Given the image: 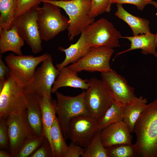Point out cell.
<instances>
[{"label":"cell","instance_id":"1","mask_svg":"<svg viewBox=\"0 0 157 157\" xmlns=\"http://www.w3.org/2000/svg\"><path fill=\"white\" fill-rule=\"evenodd\" d=\"M134 132L137 157H157V98L147 104L135 123Z\"/></svg>","mask_w":157,"mask_h":157},{"label":"cell","instance_id":"2","mask_svg":"<svg viewBox=\"0 0 157 157\" xmlns=\"http://www.w3.org/2000/svg\"><path fill=\"white\" fill-rule=\"evenodd\" d=\"M41 1L51 3L65 12L69 18L67 29L70 41L81 34L87 26L94 21V18H92L90 15L91 0H41Z\"/></svg>","mask_w":157,"mask_h":157},{"label":"cell","instance_id":"3","mask_svg":"<svg viewBox=\"0 0 157 157\" xmlns=\"http://www.w3.org/2000/svg\"><path fill=\"white\" fill-rule=\"evenodd\" d=\"M82 32L90 48L101 47L113 48L120 46L119 41L122 37L120 33L111 22L105 18L94 21Z\"/></svg>","mask_w":157,"mask_h":157},{"label":"cell","instance_id":"4","mask_svg":"<svg viewBox=\"0 0 157 157\" xmlns=\"http://www.w3.org/2000/svg\"><path fill=\"white\" fill-rule=\"evenodd\" d=\"M39 7L37 23L42 40L48 41L67 29L69 19L63 15L59 8L47 2Z\"/></svg>","mask_w":157,"mask_h":157},{"label":"cell","instance_id":"5","mask_svg":"<svg viewBox=\"0 0 157 157\" xmlns=\"http://www.w3.org/2000/svg\"><path fill=\"white\" fill-rule=\"evenodd\" d=\"M85 93L83 90L80 94L71 97L64 95L57 91L55 92L56 114L65 139L69 138L68 128L71 120L77 116L89 114L85 103Z\"/></svg>","mask_w":157,"mask_h":157},{"label":"cell","instance_id":"6","mask_svg":"<svg viewBox=\"0 0 157 157\" xmlns=\"http://www.w3.org/2000/svg\"><path fill=\"white\" fill-rule=\"evenodd\" d=\"M49 55L45 53L35 57L11 53L5 57V60L9 69L10 76L24 88L31 81L37 66L46 59Z\"/></svg>","mask_w":157,"mask_h":157},{"label":"cell","instance_id":"7","mask_svg":"<svg viewBox=\"0 0 157 157\" xmlns=\"http://www.w3.org/2000/svg\"><path fill=\"white\" fill-rule=\"evenodd\" d=\"M59 71L53 64L51 55L42 62L29 83L23 88L25 95L35 94L51 98V90Z\"/></svg>","mask_w":157,"mask_h":157},{"label":"cell","instance_id":"8","mask_svg":"<svg viewBox=\"0 0 157 157\" xmlns=\"http://www.w3.org/2000/svg\"><path fill=\"white\" fill-rule=\"evenodd\" d=\"M6 121L10 154L11 157H16L26 139L36 134L28 122L26 109L12 113L6 118Z\"/></svg>","mask_w":157,"mask_h":157},{"label":"cell","instance_id":"9","mask_svg":"<svg viewBox=\"0 0 157 157\" xmlns=\"http://www.w3.org/2000/svg\"><path fill=\"white\" fill-rule=\"evenodd\" d=\"M88 82L85 95L86 107L88 114L98 120L114 101L101 80L92 78Z\"/></svg>","mask_w":157,"mask_h":157},{"label":"cell","instance_id":"10","mask_svg":"<svg viewBox=\"0 0 157 157\" xmlns=\"http://www.w3.org/2000/svg\"><path fill=\"white\" fill-rule=\"evenodd\" d=\"M27 105L23 88L10 74L0 91V119L6 118L14 112L26 109Z\"/></svg>","mask_w":157,"mask_h":157},{"label":"cell","instance_id":"11","mask_svg":"<svg viewBox=\"0 0 157 157\" xmlns=\"http://www.w3.org/2000/svg\"><path fill=\"white\" fill-rule=\"evenodd\" d=\"M39 6L15 18L12 25L15 26L20 35L36 54L42 50V41L37 23Z\"/></svg>","mask_w":157,"mask_h":157},{"label":"cell","instance_id":"12","mask_svg":"<svg viewBox=\"0 0 157 157\" xmlns=\"http://www.w3.org/2000/svg\"><path fill=\"white\" fill-rule=\"evenodd\" d=\"M114 52L113 48L106 47L91 48L84 56L67 66L77 72L82 71L105 72L112 69L110 61Z\"/></svg>","mask_w":157,"mask_h":157},{"label":"cell","instance_id":"13","mask_svg":"<svg viewBox=\"0 0 157 157\" xmlns=\"http://www.w3.org/2000/svg\"><path fill=\"white\" fill-rule=\"evenodd\" d=\"M101 80L114 102L125 107L136 97L133 88L115 70L112 69L101 73Z\"/></svg>","mask_w":157,"mask_h":157},{"label":"cell","instance_id":"14","mask_svg":"<svg viewBox=\"0 0 157 157\" xmlns=\"http://www.w3.org/2000/svg\"><path fill=\"white\" fill-rule=\"evenodd\" d=\"M98 120L89 114L77 116L71 121L68 128L72 142L85 147L98 131Z\"/></svg>","mask_w":157,"mask_h":157},{"label":"cell","instance_id":"15","mask_svg":"<svg viewBox=\"0 0 157 157\" xmlns=\"http://www.w3.org/2000/svg\"><path fill=\"white\" fill-rule=\"evenodd\" d=\"M131 134L129 126L123 120L110 124L100 132L105 147L120 144H131Z\"/></svg>","mask_w":157,"mask_h":157},{"label":"cell","instance_id":"16","mask_svg":"<svg viewBox=\"0 0 157 157\" xmlns=\"http://www.w3.org/2000/svg\"><path fill=\"white\" fill-rule=\"evenodd\" d=\"M77 73L67 66L62 68L52 86L51 93H55L59 88L65 87L86 90L89 86L88 80L80 78Z\"/></svg>","mask_w":157,"mask_h":157},{"label":"cell","instance_id":"17","mask_svg":"<svg viewBox=\"0 0 157 157\" xmlns=\"http://www.w3.org/2000/svg\"><path fill=\"white\" fill-rule=\"evenodd\" d=\"M24 40L17 28L13 25L8 29L0 30V53L11 51L17 55H22L21 48Z\"/></svg>","mask_w":157,"mask_h":157},{"label":"cell","instance_id":"18","mask_svg":"<svg viewBox=\"0 0 157 157\" xmlns=\"http://www.w3.org/2000/svg\"><path fill=\"white\" fill-rule=\"evenodd\" d=\"M90 49L87 45L84 35L82 32L79 39L75 43L71 44L66 49L61 47H59L60 51L65 53V57L62 62L56 65V67L60 71L63 68L75 63L86 55Z\"/></svg>","mask_w":157,"mask_h":157},{"label":"cell","instance_id":"19","mask_svg":"<svg viewBox=\"0 0 157 157\" xmlns=\"http://www.w3.org/2000/svg\"><path fill=\"white\" fill-rule=\"evenodd\" d=\"M122 38L128 40L131 42L130 46L128 49L117 53V56L131 50L140 49L144 54H152L157 57L154 34L151 33L132 36H122Z\"/></svg>","mask_w":157,"mask_h":157},{"label":"cell","instance_id":"20","mask_svg":"<svg viewBox=\"0 0 157 157\" xmlns=\"http://www.w3.org/2000/svg\"><path fill=\"white\" fill-rule=\"evenodd\" d=\"M115 15L126 23L131 29L133 35L151 33L149 21L146 19L133 15L126 11L122 5L116 4Z\"/></svg>","mask_w":157,"mask_h":157},{"label":"cell","instance_id":"21","mask_svg":"<svg viewBox=\"0 0 157 157\" xmlns=\"http://www.w3.org/2000/svg\"><path fill=\"white\" fill-rule=\"evenodd\" d=\"M39 102L41 110L43 134L47 139L51 147L50 129L57 117L56 116V101L39 96Z\"/></svg>","mask_w":157,"mask_h":157},{"label":"cell","instance_id":"22","mask_svg":"<svg viewBox=\"0 0 157 157\" xmlns=\"http://www.w3.org/2000/svg\"><path fill=\"white\" fill-rule=\"evenodd\" d=\"M26 95L27 100L26 110L28 122L36 135H43L39 96L35 94H26Z\"/></svg>","mask_w":157,"mask_h":157},{"label":"cell","instance_id":"23","mask_svg":"<svg viewBox=\"0 0 157 157\" xmlns=\"http://www.w3.org/2000/svg\"><path fill=\"white\" fill-rule=\"evenodd\" d=\"M147 101L142 96L136 97L124 108L123 121L129 126L131 132H134L135 123L146 108Z\"/></svg>","mask_w":157,"mask_h":157},{"label":"cell","instance_id":"24","mask_svg":"<svg viewBox=\"0 0 157 157\" xmlns=\"http://www.w3.org/2000/svg\"><path fill=\"white\" fill-rule=\"evenodd\" d=\"M50 135L53 157H64L68 146L66 142L57 117L51 128Z\"/></svg>","mask_w":157,"mask_h":157},{"label":"cell","instance_id":"25","mask_svg":"<svg viewBox=\"0 0 157 157\" xmlns=\"http://www.w3.org/2000/svg\"><path fill=\"white\" fill-rule=\"evenodd\" d=\"M125 107L113 102L98 120V131L101 132L110 124L123 121Z\"/></svg>","mask_w":157,"mask_h":157},{"label":"cell","instance_id":"26","mask_svg":"<svg viewBox=\"0 0 157 157\" xmlns=\"http://www.w3.org/2000/svg\"><path fill=\"white\" fill-rule=\"evenodd\" d=\"M16 8V0H0V30L11 28Z\"/></svg>","mask_w":157,"mask_h":157},{"label":"cell","instance_id":"27","mask_svg":"<svg viewBox=\"0 0 157 157\" xmlns=\"http://www.w3.org/2000/svg\"><path fill=\"white\" fill-rule=\"evenodd\" d=\"M85 148L82 157H108L107 150L101 140L100 132L99 131Z\"/></svg>","mask_w":157,"mask_h":157},{"label":"cell","instance_id":"28","mask_svg":"<svg viewBox=\"0 0 157 157\" xmlns=\"http://www.w3.org/2000/svg\"><path fill=\"white\" fill-rule=\"evenodd\" d=\"M44 135H34L24 141L16 157H30L39 147L43 142Z\"/></svg>","mask_w":157,"mask_h":157},{"label":"cell","instance_id":"29","mask_svg":"<svg viewBox=\"0 0 157 157\" xmlns=\"http://www.w3.org/2000/svg\"><path fill=\"white\" fill-rule=\"evenodd\" d=\"M108 157H137L134 144H120L106 147Z\"/></svg>","mask_w":157,"mask_h":157},{"label":"cell","instance_id":"30","mask_svg":"<svg viewBox=\"0 0 157 157\" xmlns=\"http://www.w3.org/2000/svg\"><path fill=\"white\" fill-rule=\"evenodd\" d=\"M111 0H91V17L93 18L111 9Z\"/></svg>","mask_w":157,"mask_h":157},{"label":"cell","instance_id":"31","mask_svg":"<svg viewBox=\"0 0 157 157\" xmlns=\"http://www.w3.org/2000/svg\"><path fill=\"white\" fill-rule=\"evenodd\" d=\"M41 2V0H16V8L15 17H16L32 8L38 6Z\"/></svg>","mask_w":157,"mask_h":157},{"label":"cell","instance_id":"32","mask_svg":"<svg viewBox=\"0 0 157 157\" xmlns=\"http://www.w3.org/2000/svg\"><path fill=\"white\" fill-rule=\"evenodd\" d=\"M9 146L8 126L6 118L0 119V147L6 149Z\"/></svg>","mask_w":157,"mask_h":157},{"label":"cell","instance_id":"33","mask_svg":"<svg viewBox=\"0 0 157 157\" xmlns=\"http://www.w3.org/2000/svg\"><path fill=\"white\" fill-rule=\"evenodd\" d=\"M30 157H53L50 145L47 138L45 137L41 145Z\"/></svg>","mask_w":157,"mask_h":157},{"label":"cell","instance_id":"34","mask_svg":"<svg viewBox=\"0 0 157 157\" xmlns=\"http://www.w3.org/2000/svg\"><path fill=\"white\" fill-rule=\"evenodd\" d=\"M152 0H111V3L122 4H129L135 5L137 8L142 10L147 5L151 4Z\"/></svg>","mask_w":157,"mask_h":157},{"label":"cell","instance_id":"35","mask_svg":"<svg viewBox=\"0 0 157 157\" xmlns=\"http://www.w3.org/2000/svg\"><path fill=\"white\" fill-rule=\"evenodd\" d=\"M82 147L71 142L68 146L64 157H79L82 156L84 151Z\"/></svg>","mask_w":157,"mask_h":157},{"label":"cell","instance_id":"36","mask_svg":"<svg viewBox=\"0 0 157 157\" xmlns=\"http://www.w3.org/2000/svg\"><path fill=\"white\" fill-rule=\"evenodd\" d=\"M10 74L9 69L0 56V91L2 89L7 76Z\"/></svg>","mask_w":157,"mask_h":157},{"label":"cell","instance_id":"37","mask_svg":"<svg viewBox=\"0 0 157 157\" xmlns=\"http://www.w3.org/2000/svg\"><path fill=\"white\" fill-rule=\"evenodd\" d=\"M11 157L10 154L1 149L0 151V157Z\"/></svg>","mask_w":157,"mask_h":157},{"label":"cell","instance_id":"38","mask_svg":"<svg viewBox=\"0 0 157 157\" xmlns=\"http://www.w3.org/2000/svg\"><path fill=\"white\" fill-rule=\"evenodd\" d=\"M151 4L153 5L155 8L157 9V2L155 1H152L151 3ZM155 34V41L156 45V48H157V33Z\"/></svg>","mask_w":157,"mask_h":157},{"label":"cell","instance_id":"39","mask_svg":"<svg viewBox=\"0 0 157 157\" xmlns=\"http://www.w3.org/2000/svg\"><path fill=\"white\" fill-rule=\"evenodd\" d=\"M45 0L49 1H57V0Z\"/></svg>","mask_w":157,"mask_h":157},{"label":"cell","instance_id":"40","mask_svg":"<svg viewBox=\"0 0 157 157\" xmlns=\"http://www.w3.org/2000/svg\"><path fill=\"white\" fill-rule=\"evenodd\" d=\"M60 0L63 1H69L70 0Z\"/></svg>","mask_w":157,"mask_h":157},{"label":"cell","instance_id":"41","mask_svg":"<svg viewBox=\"0 0 157 157\" xmlns=\"http://www.w3.org/2000/svg\"></svg>","mask_w":157,"mask_h":157}]
</instances>
